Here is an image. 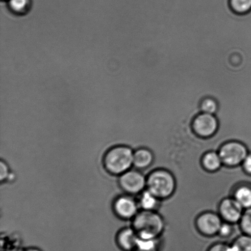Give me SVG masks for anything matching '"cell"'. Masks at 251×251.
Here are the masks:
<instances>
[{"mask_svg": "<svg viewBox=\"0 0 251 251\" xmlns=\"http://www.w3.org/2000/svg\"><path fill=\"white\" fill-rule=\"evenodd\" d=\"M132 227L142 239H156L165 228L163 217L155 211H139L132 219Z\"/></svg>", "mask_w": 251, "mask_h": 251, "instance_id": "obj_1", "label": "cell"}, {"mask_svg": "<svg viewBox=\"0 0 251 251\" xmlns=\"http://www.w3.org/2000/svg\"><path fill=\"white\" fill-rule=\"evenodd\" d=\"M176 188V177L166 168H152L147 176V189L160 200L173 195Z\"/></svg>", "mask_w": 251, "mask_h": 251, "instance_id": "obj_2", "label": "cell"}, {"mask_svg": "<svg viewBox=\"0 0 251 251\" xmlns=\"http://www.w3.org/2000/svg\"><path fill=\"white\" fill-rule=\"evenodd\" d=\"M134 152L130 147L120 145L110 149L105 154L104 166L109 173L121 175L133 166Z\"/></svg>", "mask_w": 251, "mask_h": 251, "instance_id": "obj_3", "label": "cell"}, {"mask_svg": "<svg viewBox=\"0 0 251 251\" xmlns=\"http://www.w3.org/2000/svg\"><path fill=\"white\" fill-rule=\"evenodd\" d=\"M243 140H230L225 142L219 149V154L224 166L235 167L242 166L250 150L245 143L246 136Z\"/></svg>", "mask_w": 251, "mask_h": 251, "instance_id": "obj_4", "label": "cell"}, {"mask_svg": "<svg viewBox=\"0 0 251 251\" xmlns=\"http://www.w3.org/2000/svg\"><path fill=\"white\" fill-rule=\"evenodd\" d=\"M191 126L194 134L198 137L208 139L217 134L220 124L215 114L201 112L192 120Z\"/></svg>", "mask_w": 251, "mask_h": 251, "instance_id": "obj_5", "label": "cell"}, {"mask_svg": "<svg viewBox=\"0 0 251 251\" xmlns=\"http://www.w3.org/2000/svg\"><path fill=\"white\" fill-rule=\"evenodd\" d=\"M119 184L125 193L135 195L147 189V176L136 169H129L120 175Z\"/></svg>", "mask_w": 251, "mask_h": 251, "instance_id": "obj_6", "label": "cell"}, {"mask_svg": "<svg viewBox=\"0 0 251 251\" xmlns=\"http://www.w3.org/2000/svg\"><path fill=\"white\" fill-rule=\"evenodd\" d=\"M223 223L220 214L213 211H206L198 216L196 220L197 227L200 232L208 237L218 235L219 230Z\"/></svg>", "mask_w": 251, "mask_h": 251, "instance_id": "obj_7", "label": "cell"}, {"mask_svg": "<svg viewBox=\"0 0 251 251\" xmlns=\"http://www.w3.org/2000/svg\"><path fill=\"white\" fill-rule=\"evenodd\" d=\"M245 209L233 196L227 197L221 201L219 214L224 221L232 223H240Z\"/></svg>", "mask_w": 251, "mask_h": 251, "instance_id": "obj_8", "label": "cell"}, {"mask_svg": "<svg viewBox=\"0 0 251 251\" xmlns=\"http://www.w3.org/2000/svg\"><path fill=\"white\" fill-rule=\"evenodd\" d=\"M139 203L130 196L118 197L114 203V210L118 217L127 220L133 219L139 211Z\"/></svg>", "mask_w": 251, "mask_h": 251, "instance_id": "obj_9", "label": "cell"}, {"mask_svg": "<svg viewBox=\"0 0 251 251\" xmlns=\"http://www.w3.org/2000/svg\"><path fill=\"white\" fill-rule=\"evenodd\" d=\"M139 237L134 228H125L120 231L117 235L118 247L124 251H134L139 242Z\"/></svg>", "mask_w": 251, "mask_h": 251, "instance_id": "obj_10", "label": "cell"}, {"mask_svg": "<svg viewBox=\"0 0 251 251\" xmlns=\"http://www.w3.org/2000/svg\"><path fill=\"white\" fill-rule=\"evenodd\" d=\"M154 155L147 147H139L134 152L133 166L138 169H147L153 164Z\"/></svg>", "mask_w": 251, "mask_h": 251, "instance_id": "obj_11", "label": "cell"}, {"mask_svg": "<svg viewBox=\"0 0 251 251\" xmlns=\"http://www.w3.org/2000/svg\"><path fill=\"white\" fill-rule=\"evenodd\" d=\"M201 164L206 170L210 172L217 171L223 166L218 150L206 152L201 158Z\"/></svg>", "mask_w": 251, "mask_h": 251, "instance_id": "obj_12", "label": "cell"}, {"mask_svg": "<svg viewBox=\"0 0 251 251\" xmlns=\"http://www.w3.org/2000/svg\"><path fill=\"white\" fill-rule=\"evenodd\" d=\"M233 197L247 209L251 208V183H243L235 189Z\"/></svg>", "mask_w": 251, "mask_h": 251, "instance_id": "obj_13", "label": "cell"}, {"mask_svg": "<svg viewBox=\"0 0 251 251\" xmlns=\"http://www.w3.org/2000/svg\"><path fill=\"white\" fill-rule=\"evenodd\" d=\"M160 203H161V200L147 189L140 193L139 201H138L139 207L142 210L145 211H156L159 208Z\"/></svg>", "mask_w": 251, "mask_h": 251, "instance_id": "obj_14", "label": "cell"}, {"mask_svg": "<svg viewBox=\"0 0 251 251\" xmlns=\"http://www.w3.org/2000/svg\"><path fill=\"white\" fill-rule=\"evenodd\" d=\"M233 251H251V236L242 233L231 243Z\"/></svg>", "mask_w": 251, "mask_h": 251, "instance_id": "obj_15", "label": "cell"}, {"mask_svg": "<svg viewBox=\"0 0 251 251\" xmlns=\"http://www.w3.org/2000/svg\"><path fill=\"white\" fill-rule=\"evenodd\" d=\"M228 4L236 14L245 15L251 11V0H228Z\"/></svg>", "mask_w": 251, "mask_h": 251, "instance_id": "obj_16", "label": "cell"}, {"mask_svg": "<svg viewBox=\"0 0 251 251\" xmlns=\"http://www.w3.org/2000/svg\"><path fill=\"white\" fill-rule=\"evenodd\" d=\"M161 244L160 237L156 239H142L139 238L134 251H160Z\"/></svg>", "mask_w": 251, "mask_h": 251, "instance_id": "obj_17", "label": "cell"}, {"mask_svg": "<svg viewBox=\"0 0 251 251\" xmlns=\"http://www.w3.org/2000/svg\"><path fill=\"white\" fill-rule=\"evenodd\" d=\"M10 9L17 15H24L30 9L31 0H9Z\"/></svg>", "mask_w": 251, "mask_h": 251, "instance_id": "obj_18", "label": "cell"}, {"mask_svg": "<svg viewBox=\"0 0 251 251\" xmlns=\"http://www.w3.org/2000/svg\"><path fill=\"white\" fill-rule=\"evenodd\" d=\"M200 108L201 112L215 114L218 112L219 105L215 98L206 97L201 100Z\"/></svg>", "mask_w": 251, "mask_h": 251, "instance_id": "obj_19", "label": "cell"}, {"mask_svg": "<svg viewBox=\"0 0 251 251\" xmlns=\"http://www.w3.org/2000/svg\"><path fill=\"white\" fill-rule=\"evenodd\" d=\"M238 223H232L223 221L220 230H219L218 235L225 240L230 239L231 238L236 235L235 227Z\"/></svg>", "mask_w": 251, "mask_h": 251, "instance_id": "obj_20", "label": "cell"}, {"mask_svg": "<svg viewBox=\"0 0 251 251\" xmlns=\"http://www.w3.org/2000/svg\"><path fill=\"white\" fill-rule=\"evenodd\" d=\"M239 224L243 233L251 236V208L245 210Z\"/></svg>", "mask_w": 251, "mask_h": 251, "instance_id": "obj_21", "label": "cell"}, {"mask_svg": "<svg viewBox=\"0 0 251 251\" xmlns=\"http://www.w3.org/2000/svg\"><path fill=\"white\" fill-rule=\"evenodd\" d=\"M206 251H233L231 243L225 242H216L213 243Z\"/></svg>", "mask_w": 251, "mask_h": 251, "instance_id": "obj_22", "label": "cell"}, {"mask_svg": "<svg viewBox=\"0 0 251 251\" xmlns=\"http://www.w3.org/2000/svg\"><path fill=\"white\" fill-rule=\"evenodd\" d=\"M10 176L9 169L6 162H0V181L1 183L8 179Z\"/></svg>", "mask_w": 251, "mask_h": 251, "instance_id": "obj_23", "label": "cell"}, {"mask_svg": "<svg viewBox=\"0 0 251 251\" xmlns=\"http://www.w3.org/2000/svg\"><path fill=\"white\" fill-rule=\"evenodd\" d=\"M242 167L246 173L251 175V151L243 161Z\"/></svg>", "mask_w": 251, "mask_h": 251, "instance_id": "obj_24", "label": "cell"}, {"mask_svg": "<svg viewBox=\"0 0 251 251\" xmlns=\"http://www.w3.org/2000/svg\"><path fill=\"white\" fill-rule=\"evenodd\" d=\"M24 251H42L40 250H39V249H38V248H27V249H26Z\"/></svg>", "mask_w": 251, "mask_h": 251, "instance_id": "obj_25", "label": "cell"}]
</instances>
